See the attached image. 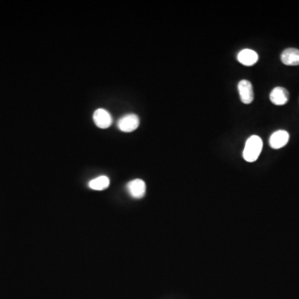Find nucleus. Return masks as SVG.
<instances>
[{"label": "nucleus", "instance_id": "9", "mask_svg": "<svg viewBox=\"0 0 299 299\" xmlns=\"http://www.w3.org/2000/svg\"><path fill=\"white\" fill-rule=\"evenodd\" d=\"M281 61L287 66H297L299 65L298 49H285L281 54Z\"/></svg>", "mask_w": 299, "mask_h": 299}, {"label": "nucleus", "instance_id": "1", "mask_svg": "<svg viewBox=\"0 0 299 299\" xmlns=\"http://www.w3.org/2000/svg\"><path fill=\"white\" fill-rule=\"evenodd\" d=\"M263 149V140L258 136H251L244 146L243 157L248 162L257 161Z\"/></svg>", "mask_w": 299, "mask_h": 299}, {"label": "nucleus", "instance_id": "8", "mask_svg": "<svg viewBox=\"0 0 299 299\" xmlns=\"http://www.w3.org/2000/svg\"><path fill=\"white\" fill-rule=\"evenodd\" d=\"M288 92L285 88L278 87L272 90L270 93V101L277 106H283L288 101Z\"/></svg>", "mask_w": 299, "mask_h": 299}, {"label": "nucleus", "instance_id": "7", "mask_svg": "<svg viewBox=\"0 0 299 299\" xmlns=\"http://www.w3.org/2000/svg\"><path fill=\"white\" fill-rule=\"evenodd\" d=\"M237 58L241 64L250 67L258 62V55L255 51L252 49H243L239 52Z\"/></svg>", "mask_w": 299, "mask_h": 299}, {"label": "nucleus", "instance_id": "4", "mask_svg": "<svg viewBox=\"0 0 299 299\" xmlns=\"http://www.w3.org/2000/svg\"><path fill=\"white\" fill-rule=\"evenodd\" d=\"M127 189L132 198L140 199L145 196L146 185L142 179H135L127 184Z\"/></svg>", "mask_w": 299, "mask_h": 299}, {"label": "nucleus", "instance_id": "5", "mask_svg": "<svg viewBox=\"0 0 299 299\" xmlns=\"http://www.w3.org/2000/svg\"><path fill=\"white\" fill-rule=\"evenodd\" d=\"M93 121L97 127L101 129H106L113 123V118L110 113L105 109H97L93 114Z\"/></svg>", "mask_w": 299, "mask_h": 299}, {"label": "nucleus", "instance_id": "10", "mask_svg": "<svg viewBox=\"0 0 299 299\" xmlns=\"http://www.w3.org/2000/svg\"><path fill=\"white\" fill-rule=\"evenodd\" d=\"M110 184V179L106 175H101L98 177L95 178V179H92L89 182L90 188L94 191H103L106 190Z\"/></svg>", "mask_w": 299, "mask_h": 299}, {"label": "nucleus", "instance_id": "2", "mask_svg": "<svg viewBox=\"0 0 299 299\" xmlns=\"http://www.w3.org/2000/svg\"><path fill=\"white\" fill-rule=\"evenodd\" d=\"M140 125V119L138 116L135 114H127L123 116L118 122L119 130L123 132H131L137 129Z\"/></svg>", "mask_w": 299, "mask_h": 299}, {"label": "nucleus", "instance_id": "3", "mask_svg": "<svg viewBox=\"0 0 299 299\" xmlns=\"http://www.w3.org/2000/svg\"><path fill=\"white\" fill-rule=\"evenodd\" d=\"M239 96L242 102L244 104L252 103L254 98L253 86L248 80H241L238 84Z\"/></svg>", "mask_w": 299, "mask_h": 299}, {"label": "nucleus", "instance_id": "6", "mask_svg": "<svg viewBox=\"0 0 299 299\" xmlns=\"http://www.w3.org/2000/svg\"><path fill=\"white\" fill-rule=\"evenodd\" d=\"M289 134L288 131L279 130L272 134L269 139V145L273 149H280L288 144Z\"/></svg>", "mask_w": 299, "mask_h": 299}]
</instances>
